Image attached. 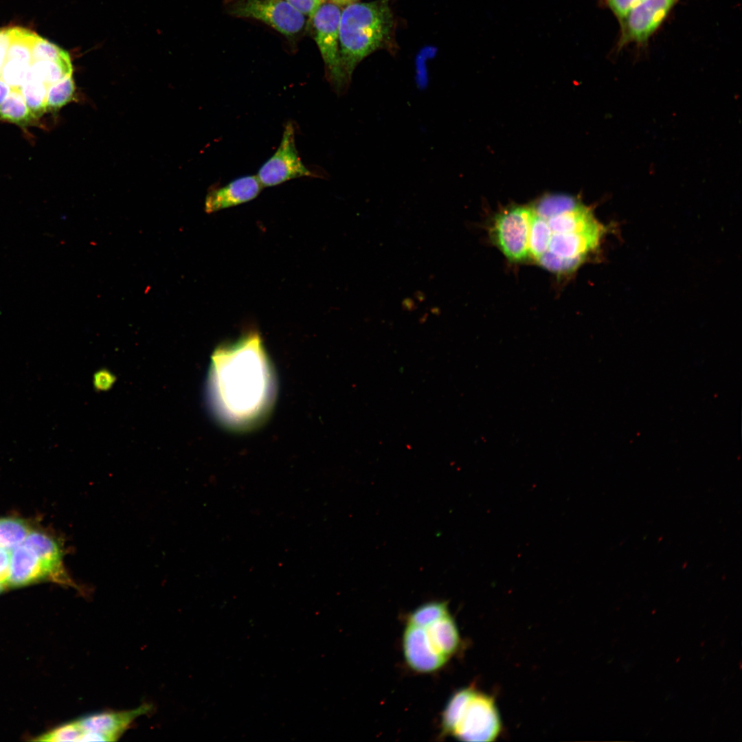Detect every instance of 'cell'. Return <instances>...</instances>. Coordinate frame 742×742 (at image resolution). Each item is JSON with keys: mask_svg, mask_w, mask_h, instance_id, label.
I'll return each mask as SVG.
<instances>
[{"mask_svg": "<svg viewBox=\"0 0 742 742\" xmlns=\"http://www.w3.org/2000/svg\"><path fill=\"white\" fill-rule=\"evenodd\" d=\"M274 394L273 376L257 333L215 351L209 395L221 422L234 428L256 423L268 412Z\"/></svg>", "mask_w": 742, "mask_h": 742, "instance_id": "cell-1", "label": "cell"}, {"mask_svg": "<svg viewBox=\"0 0 742 742\" xmlns=\"http://www.w3.org/2000/svg\"><path fill=\"white\" fill-rule=\"evenodd\" d=\"M394 19L390 0L355 2L341 10L339 34L341 65L350 82L366 57L392 46Z\"/></svg>", "mask_w": 742, "mask_h": 742, "instance_id": "cell-2", "label": "cell"}, {"mask_svg": "<svg viewBox=\"0 0 742 742\" xmlns=\"http://www.w3.org/2000/svg\"><path fill=\"white\" fill-rule=\"evenodd\" d=\"M341 10L339 6L325 1L319 5L309 23L322 58L326 76L337 94L344 93L350 82L347 78L341 65L339 47V21Z\"/></svg>", "mask_w": 742, "mask_h": 742, "instance_id": "cell-3", "label": "cell"}, {"mask_svg": "<svg viewBox=\"0 0 742 742\" xmlns=\"http://www.w3.org/2000/svg\"><path fill=\"white\" fill-rule=\"evenodd\" d=\"M501 723L492 698L470 688L451 734L465 741H491Z\"/></svg>", "mask_w": 742, "mask_h": 742, "instance_id": "cell-4", "label": "cell"}, {"mask_svg": "<svg viewBox=\"0 0 742 742\" xmlns=\"http://www.w3.org/2000/svg\"><path fill=\"white\" fill-rule=\"evenodd\" d=\"M236 17L260 21L288 37L300 33L306 16L285 0H235L227 8Z\"/></svg>", "mask_w": 742, "mask_h": 742, "instance_id": "cell-5", "label": "cell"}, {"mask_svg": "<svg viewBox=\"0 0 742 742\" xmlns=\"http://www.w3.org/2000/svg\"><path fill=\"white\" fill-rule=\"evenodd\" d=\"M530 205H512L495 216L491 237L506 258L521 262L529 258Z\"/></svg>", "mask_w": 742, "mask_h": 742, "instance_id": "cell-6", "label": "cell"}, {"mask_svg": "<svg viewBox=\"0 0 742 742\" xmlns=\"http://www.w3.org/2000/svg\"><path fill=\"white\" fill-rule=\"evenodd\" d=\"M256 176L263 187L278 186L295 178L315 176L303 164L298 154L291 122L286 124L276 151L259 168Z\"/></svg>", "mask_w": 742, "mask_h": 742, "instance_id": "cell-7", "label": "cell"}, {"mask_svg": "<svg viewBox=\"0 0 742 742\" xmlns=\"http://www.w3.org/2000/svg\"><path fill=\"white\" fill-rule=\"evenodd\" d=\"M677 0H643L622 20L618 47L644 43L658 28Z\"/></svg>", "mask_w": 742, "mask_h": 742, "instance_id": "cell-8", "label": "cell"}, {"mask_svg": "<svg viewBox=\"0 0 742 742\" xmlns=\"http://www.w3.org/2000/svg\"><path fill=\"white\" fill-rule=\"evenodd\" d=\"M150 710L148 704L124 711H104L83 716L77 720L85 732L83 741H115L137 717Z\"/></svg>", "mask_w": 742, "mask_h": 742, "instance_id": "cell-9", "label": "cell"}, {"mask_svg": "<svg viewBox=\"0 0 742 742\" xmlns=\"http://www.w3.org/2000/svg\"><path fill=\"white\" fill-rule=\"evenodd\" d=\"M403 648L407 664L420 673L436 671L448 659L434 649L425 628L409 623L403 633Z\"/></svg>", "mask_w": 742, "mask_h": 742, "instance_id": "cell-10", "label": "cell"}, {"mask_svg": "<svg viewBox=\"0 0 742 742\" xmlns=\"http://www.w3.org/2000/svg\"><path fill=\"white\" fill-rule=\"evenodd\" d=\"M262 187L256 175L237 178L209 191L205 196V211L210 214L250 201L260 194Z\"/></svg>", "mask_w": 742, "mask_h": 742, "instance_id": "cell-11", "label": "cell"}, {"mask_svg": "<svg viewBox=\"0 0 742 742\" xmlns=\"http://www.w3.org/2000/svg\"><path fill=\"white\" fill-rule=\"evenodd\" d=\"M23 544L31 549L43 562L49 574L50 580L65 585H74L65 570L63 549L55 539L47 533L32 530Z\"/></svg>", "mask_w": 742, "mask_h": 742, "instance_id": "cell-12", "label": "cell"}, {"mask_svg": "<svg viewBox=\"0 0 742 742\" xmlns=\"http://www.w3.org/2000/svg\"><path fill=\"white\" fill-rule=\"evenodd\" d=\"M50 579L49 574L37 555L23 543L10 552L8 586L18 587Z\"/></svg>", "mask_w": 742, "mask_h": 742, "instance_id": "cell-13", "label": "cell"}, {"mask_svg": "<svg viewBox=\"0 0 742 742\" xmlns=\"http://www.w3.org/2000/svg\"><path fill=\"white\" fill-rule=\"evenodd\" d=\"M427 633L434 649L446 657L453 654L459 644V634L449 614L427 627Z\"/></svg>", "mask_w": 742, "mask_h": 742, "instance_id": "cell-14", "label": "cell"}, {"mask_svg": "<svg viewBox=\"0 0 742 742\" xmlns=\"http://www.w3.org/2000/svg\"><path fill=\"white\" fill-rule=\"evenodd\" d=\"M29 71L32 76L48 87L72 76L73 69L71 58H69L60 60L34 61L31 63Z\"/></svg>", "mask_w": 742, "mask_h": 742, "instance_id": "cell-15", "label": "cell"}, {"mask_svg": "<svg viewBox=\"0 0 742 742\" xmlns=\"http://www.w3.org/2000/svg\"><path fill=\"white\" fill-rule=\"evenodd\" d=\"M0 119L19 125H25L36 119L20 89H12L0 106Z\"/></svg>", "mask_w": 742, "mask_h": 742, "instance_id": "cell-16", "label": "cell"}, {"mask_svg": "<svg viewBox=\"0 0 742 742\" xmlns=\"http://www.w3.org/2000/svg\"><path fill=\"white\" fill-rule=\"evenodd\" d=\"M20 91L27 106L36 118L47 111V86L32 76L30 71Z\"/></svg>", "mask_w": 742, "mask_h": 742, "instance_id": "cell-17", "label": "cell"}, {"mask_svg": "<svg viewBox=\"0 0 742 742\" xmlns=\"http://www.w3.org/2000/svg\"><path fill=\"white\" fill-rule=\"evenodd\" d=\"M37 34L29 30L11 27V40L6 59L16 60L25 64L32 63V48Z\"/></svg>", "mask_w": 742, "mask_h": 742, "instance_id": "cell-18", "label": "cell"}, {"mask_svg": "<svg viewBox=\"0 0 742 742\" xmlns=\"http://www.w3.org/2000/svg\"><path fill=\"white\" fill-rule=\"evenodd\" d=\"M31 530L29 524L21 519L0 518V548L10 550L21 545Z\"/></svg>", "mask_w": 742, "mask_h": 742, "instance_id": "cell-19", "label": "cell"}, {"mask_svg": "<svg viewBox=\"0 0 742 742\" xmlns=\"http://www.w3.org/2000/svg\"><path fill=\"white\" fill-rule=\"evenodd\" d=\"M447 604L445 601H432L423 604L416 609L409 616L408 623L427 628L433 622L448 614Z\"/></svg>", "mask_w": 742, "mask_h": 742, "instance_id": "cell-20", "label": "cell"}, {"mask_svg": "<svg viewBox=\"0 0 742 742\" xmlns=\"http://www.w3.org/2000/svg\"><path fill=\"white\" fill-rule=\"evenodd\" d=\"M75 91L72 76L47 87V110H58L70 102Z\"/></svg>", "mask_w": 742, "mask_h": 742, "instance_id": "cell-21", "label": "cell"}, {"mask_svg": "<svg viewBox=\"0 0 742 742\" xmlns=\"http://www.w3.org/2000/svg\"><path fill=\"white\" fill-rule=\"evenodd\" d=\"M70 58L65 50L47 40L36 36L32 48V62L60 60Z\"/></svg>", "mask_w": 742, "mask_h": 742, "instance_id": "cell-22", "label": "cell"}, {"mask_svg": "<svg viewBox=\"0 0 742 742\" xmlns=\"http://www.w3.org/2000/svg\"><path fill=\"white\" fill-rule=\"evenodd\" d=\"M30 66L16 60L6 59L0 71V78L12 89H20L27 78Z\"/></svg>", "mask_w": 742, "mask_h": 742, "instance_id": "cell-23", "label": "cell"}, {"mask_svg": "<svg viewBox=\"0 0 742 742\" xmlns=\"http://www.w3.org/2000/svg\"><path fill=\"white\" fill-rule=\"evenodd\" d=\"M85 732L77 720L62 725L43 734L40 741H83Z\"/></svg>", "mask_w": 742, "mask_h": 742, "instance_id": "cell-24", "label": "cell"}, {"mask_svg": "<svg viewBox=\"0 0 742 742\" xmlns=\"http://www.w3.org/2000/svg\"><path fill=\"white\" fill-rule=\"evenodd\" d=\"M643 0H605L607 4L620 21Z\"/></svg>", "mask_w": 742, "mask_h": 742, "instance_id": "cell-25", "label": "cell"}, {"mask_svg": "<svg viewBox=\"0 0 742 742\" xmlns=\"http://www.w3.org/2000/svg\"><path fill=\"white\" fill-rule=\"evenodd\" d=\"M300 12L309 19L319 7L316 0H285Z\"/></svg>", "mask_w": 742, "mask_h": 742, "instance_id": "cell-26", "label": "cell"}, {"mask_svg": "<svg viewBox=\"0 0 742 742\" xmlns=\"http://www.w3.org/2000/svg\"><path fill=\"white\" fill-rule=\"evenodd\" d=\"M10 551L0 548V583L8 586L10 572Z\"/></svg>", "mask_w": 742, "mask_h": 742, "instance_id": "cell-27", "label": "cell"}, {"mask_svg": "<svg viewBox=\"0 0 742 742\" xmlns=\"http://www.w3.org/2000/svg\"><path fill=\"white\" fill-rule=\"evenodd\" d=\"M11 40V27L0 28V71L6 60Z\"/></svg>", "mask_w": 742, "mask_h": 742, "instance_id": "cell-28", "label": "cell"}, {"mask_svg": "<svg viewBox=\"0 0 742 742\" xmlns=\"http://www.w3.org/2000/svg\"><path fill=\"white\" fill-rule=\"evenodd\" d=\"M11 91L12 88L0 78V106Z\"/></svg>", "mask_w": 742, "mask_h": 742, "instance_id": "cell-29", "label": "cell"}, {"mask_svg": "<svg viewBox=\"0 0 742 742\" xmlns=\"http://www.w3.org/2000/svg\"><path fill=\"white\" fill-rule=\"evenodd\" d=\"M330 2L337 5L338 6H346L351 3L357 2L358 0H330Z\"/></svg>", "mask_w": 742, "mask_h": 742, "instance_id": "cell-30", "label": "cell"}, {"mask_svg": "<svg viewBox=\"0 0 742 742\" xmlns=\"http://www.w3.org/2000/svg\"><path fill=\"white\" fill-rule=\"evenodd\" d=\"M316 1H317V2L318 3L319 5H321L322 3L326 1V0H316Z\"/></svg>", "mask_w": 742, "mask_h": 742, "instance_id": "cell-31", "label": "cell"}, {"mask_svg": "<svg viewBox=\"0 0 742 742\" xmlns=\"http://www.w3.org/2000/svg\"><path fill=\"white\" fill-rule=\"evenodd\" d=\"M5 587L4 585H3L2 584H1V583H0V592H1V591H2V590H3V589L4 588H5Z\"/></svg>", "mask_w": 742, "mask_h": 742, "instance_id": "cell-32", "label": "cell"}]
</instances>
